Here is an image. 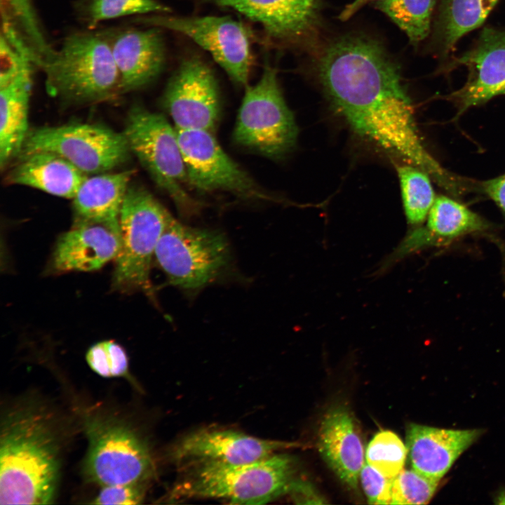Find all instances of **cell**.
I'll list each match as a JSON object with an SVG mask.
<instances>
[{"label":"cell","mask_w":505,"mask_h":505,"mask_svg":"<svg viewBox=\"0 0 505 505\" xmlns=\"http://www.w3.org/2000/svg\"><path fill=\"white\" fill-rule=\"evenodd\" d=\"M498 0H444L436 27L442 51L447 53L464 34L480 27Z\"/></svg>","instance_id":"25"},{"label":"cell","mask_w":505,"mask_h":505,"mask_svg":"<svg viewBox=\"0 0 505 505\" xmlns=\"http://www.w3.org/2000/svg\"><path fill=\"white\" fill-rule=\"evenodd\" d=\"M26 65L15 76L0 85V166L3 169L18 156L29 133V105L32 67Z\"/></svg>","instance_id":"22"},{"label":"cell","mask_w":505,"mask_h":505,"mask_svg":"<svg viewBox=\"0 0 505 505\" xmlns=\"http://www.w3.org/2000/svg\"><path fill=\"white\" fill-rule=\"evenodd\" d=\"M373 0H354L349 4L342 10L339 15V18L342 21H345L354 15L359 9H361L368 2ZM378 1V0H377Z\"/></svg>","instance_id":"36"},{"label":"cell","mask_w":505,"mask_h":505,"mask_svg":"<svg viewBox=\"0 0 505 505\" xmlns=\"http://www.w3.org/2000/svg\"><path fill=\"white\" fill-rule=\"evenodd\" d=\"M83 7V16L90 27L121 17L170 12L158 0H85Z\"/></svg>","instance_id":"28"},{"label":"cell","mask_w":505,"mask_h":505,"mask_svg":"<svg viewBox=\"0 0 505 505\" xmlns=\"http://www.w3.org/2000/svg\"><path fill=\"white\" fill-rule=\"evenodd\" d=\"M106 37L119 73V93L145 86L162 70L165 49L159 28H128Z\"/></svg>","instance_id":"17"},{"label":"cell","mask_w":505,"mask_h":505,"mask_svg":"<svg viewBox=\"0 0 505 505\" xmlns=\"http://www.w3.org/2000/svg\"><path fill=\"white\" fill-rule=\"evenodd\" d=\"M86 358L90 368L105 377L130 378L128 358L125 349L114 340H105L91 346Z\"/></svg>","instance_id":"31"},{"label":"cell","mask_w":505,"mask_h":505,"mask_svg":"<svg viewBox=\"0 0 505 505\" xmlns=\"http://www.w3.org/2000/svg\"><path fill=\"white\" fill-rule=\"evenodd\" d=\"M169 499H213L234 504H263L289 494L297 480L292 457L274 454L243 464L203 462L184 465Z\"/></svg>","instance_id":"3"},{"label":"cell","mask_w":505,"mask_h":505,"mask_svg":"<svg viewBox=\"0 0 505 505\" xmlns=\"http://www.w3.org/2000/svg\"><path fill=\"white\" fill-rule=\"evenodd\" d=\"M86 478L100 486L145 483L154 472L147 444L128 423L112 416L87 414Z\"/></svg>","instance_id":"5"},{"label":"cell","mask_w":505,"mask_h":505,"mask_svg":"<svg viewBox=\"0 0 505 505\" xmlns=\"http://www.w3.org/2000/svg\"><path fill=\"white\" fill-rule=\"evenodd\" d=\"M294 443L262 439L224 429H203L180 439L171 457L182 466L203 462L243 464L267 458Z\"/></svg>","instance_id":"14"},{"label":"cell","mask_w":505,"mask_h":505,"mask_svg":"<svg viewBox=\"0 0 505 505\" xmlns=\"http://www.w3.org/2000/svg\"><path fill=\"white\" fill-rule=\"evenodd\" d=\"M405 213L411 224L422 223L436 198L430 176L410 163L397 167Z\"/></svg>","instance_id":"26"},{"label":"cell","mask_w":505,"mask_h":505,"mask_svg":"<svg viewBox=\"0 0 505 505\" xmlns=\"http://www.w3.org/2000/svg\"><path fill=\"white\" fill-rule=\"evenodd\" d=\"M289 494L297 504H324L323 498L307 482L297 479Z\"/></svg>","instance_id":"34"},{"label":"cell","mask_w":505,"mask_h":505,"mask_svg":"<svg viewBox=\"0 0 505 505\" xmlns=\"http://www.w3.org/2000/svg\"><path fill=\"white\" fill-rule=\"evenodd\" d=\"M260 23L271 38L295 43L316 29L319 0H208Z\"/></svg>","instance_id":"18"},{"label":"cell","mask_w":505,"mask_h":505,"mask_svg":"<svg viewBox=\"0 0 505 505\" xmlns=\"http://www.w3.org/2000/svg\"><path fill=\"white\" fill-rule=\"evenodd\" d=\"M132 175L131 170L88 175L72 198L75 219L119 218Z\"/></svg>","instance_id":"23"},{"label":"cell","mask_w":505,"mask_h":505,"mask_svg":"<svg viewBox=\"0 0 505 505\" xmlns=\"http://www.w3.org/2000/svg\"><path fill=\"white\" fill-rule=\"evenodd\" d=\"M36 152L55 153L87 175L109 172L125 163L131 153L123 133L90 123L29 130L18 157Z\"/></svg>","instance_id":"10"},{"label":"cell","mask_w":505,"mask_h":505,"mask_svg":"<svg viewBox=\"0 0 505 505\" xmlns=\"http://www.w3.org/2000/svg\"><path fill=\"white\" fill-rule=\"evenodd\" d=\"M50 415L39 405L21 404L2 417L1 504H50L55 499L60 444Z\"/></svg>","instance_id":"2"},{"label":"cell","mask_w":505,"mask_h":505,"mask_svg":"<svg viewBox=\"0 0 505 505\" xmlns=\"http://www.w3.org/2000/svg\"><path fill=\"white\" fill-rule=\"evenodd\" d=\"M187 181L203 191H224L246 199L269 200V195L204 130L176 129Z\"/></svg>","instance_id":"12"},{"label":"cell","mask_w":505,"mask_h":505,"mask_svg":"<svg viewBox=\"0 0 505 505\" xmlns=\"http://www.w3.org/2000/svg\"><path fill=\"white\" fill-rule=\"evenodd\" d=\"M123 133L130 152L179 210L186 215L197 213L199 203L184 187L187 175L176 128L163 116L135 105L128 114Z\"/></svg>","instance_id":"6"},{"label":"cell","mask_w":505,"mask_h":505,"mask_svg":"<svg viewBox=\"0 0 505 505\" xmlns=\"http://www.w3.org/2000/svg\"><path fill=\"white\" fill-rule=\"evenodd\" d=\"M487 227V223L478 215L450 198L440 196L429 212L426 229L415 234L417 241H445Z\"/></svg>","instance_id":"24"},{"label":"cell","mask_w":505,"mask_h":505,"mask_svg":"<svg viewBox=\"0 0 505 505\" xmlns=\"http://www.w3.org/2000/svg\"><path fill=\"white\" fill-rule=\"evenodd\" d=\"M145 483H128L102 487L93 504L130 505L139 504L144 499Z\"/></svg>","instance_id":"33"},{"label":"cell","mask_w":505,"mask_h":505,"mask_svg":"<svg viewBox=\"0 0 505 505\" xmlns=\"http://www.w3.org/2000/svg\"><path fill=\"white\" fill-rule=\"evenodd\" d=\"M41 68L52 96L86 102L119 93V73L109 42L101 34H71Z\"/></svg>","instance_id":"4"},{"label":"cell","mask_w":505,"mask_h":505,"mask_svg":"<svg viewBox=\"0 0 505 505\" xmlns=\"http://www.w3.org/2000/svg\"><path fill=\"white\" fill-rule=\"evenodd\" d=\"M481 433L479 429H446L410 424L406 430V447L412 468L440 480Z\"/></svg>","instance_id":"19"},{"label":"cell","mask_w":505,"mask_h":505,"mask_svg":"<svg viewBox=\"0 0 505 505\" xmlns=\"http://www.w3.org/2000/svg\"><path fill=\"white\" fill-rule=\"evenodd\" d=\"M218 86L210 67L201 58L184 59L170 78L163 104L178 130L213 133L220 114Z\"/></svg>","instance_id":"13"},{"label":"cell","mask_w":505,"mask_h":505,"mask_svg":"<svg viewBox=\"0 0 505 505\" xmlns=\"http://www.w3.org/2000/svg\"><path fill=\"white\" fill-rule=\"evenodd\" d=\"M332 108L361 137L426 173L450 194L462 181L425 149L398 65L377 41L349 35L332 41L317 62Z\"/></svg>","instance_id":"1"},{"label":"cell","mask_w":505,"mask_h":505,"mask_svg":"<svg viewBox=\"0 0 505 505\" xmlns=\"http://www.w3.org/2000/svg\"><path fill=\"white\" fill-rule=\"evenodd\" d=\"M150 27L182 34L208 51L236 84L246 86L252 65L250 36L229 17H176L153 14L137 20Z\"/></svg>","instance_id":"11"},{"label":"cell","mask_w":505,"mask_h":505,"mask_svg":"<svg viewBox=\"0 0 505 505\" xmlns=\"http://www.w3.org/2000/svg\"><path fill=\"white\" fill-rule=\"evenodd\" d=\"M19 159L6 178L7 183L30 187L55 196L72 199L88 176L53 152H36Z\"/></svg>","instance_id":"21"},{"label":"cell","mask_w":505,"mask_h":505,"mask_svg":"<svg viewBox=\"0 0 505 505\" xmlns=\"http://www.w3.org/2000/svg\"><path fill=\"white\" fill-rule=\"evenodd\" d=\"M439 482L412 468L403 469L393 478L390 504H426L436 492Z\"/></svg>","instance_id":"30"},{"label":"cell","mask_w":505,"mask_h":505,"mask_svg":"<svg viewBox=\"0 0 505 505\" xmlns=\"http://www.w3.org/2000/svg\"><path fill=\"white\" fill-rule=\"evenodd\" d=\"M408 450L393 432L381 431L369 443L365 452L366 463L386 477L393 478L404 468Z\"/></svg>","instance_id":"29"},{"label":"cell","mask_w":505,"mask_h":505,"mask_svg":"<svg viewBox=\"0 0 505 505\" xmlns=\"http://www.w3.org/2000/svg\"><path fill=\"white\" fill-rule=\"evenodd\" d=\"M359 478L369 504H390L393 478L386 477L366 462Z\"/></svg>","instance_id":"32"},{"label":"cell","mask_w":505,"mask_h":505,"mask_svg":"<svg viewBox=\"0 0 505 505\" xmlns=\"http://www.w3.org/2000/svg\"><path fill=\"white\" fill-rule=\"evenodd\" d=\"M298 128L281 92L275 68L264 67L259 81L246 88L233 137L236 144L274 159L295 146Z\"/></svg>","instance_id":"9"},{"label":"cell","mask_w":505,"mask_h":505,"mask_svg":"<svg viewBox=\"0 0 505 505\" xmlns=\"http://www.w3.org/2000/svg\"><path fill=\"white\" fill-rule=\"evenodd\" d=\"M154 257L172 285L194 292L214 281L226 269L230 250L222 234L186 225L170 215Z\"/></svg>","instance_id":"8"},{"label":"cell","mask_w":505,"mask_h":505,"mask_svg":"<svg viewBox=\"0 0 505 505\" xmlns=\"http://www.w3.org/2000/svg\"><path fill=\"white\" fill-rule=\"evenodd\" d=\"M119 219H75L58 239L52 267L57 272L91 271L115 260L121 248Z\"/></svg>","instance_id":"16"},{"label":"cell","mask_w":505,"mask_h":505,"mask_svg":"<svg viewBox=\"0 0 505 505\" xmlns=\"http://www.w3.org/2000/svg\"><path fill=\"white\" fill-rule=\"evenodd\" d=\"M497 504H505V490L502 492L497 498Z\"/></svg>","instance_id":"37"},{"label":"cell","mask_w":505,"mask_h":505,"mask_svg":"<svg viewBox=\"0 0 505 505\" xmlns=\"http://www.w3.org/2000/svg\"><path fill=\"white\" fill-rule=\"evenodd\" d=\"M482 189L505 213V174L482 182Z\"/></svg>","instance_id":"35"},{"label":"cell","mask_w":505,"mask_h":505,"mask_svg":"<svg viewBox=\"0 0 505 505\" xmlns=\"http://www.w3.org/2000/svg\"><path fill=\"white\" fill-rule=\"evenodd\" d=\"M463 65L469 76L465 84L447 96L458 115L471 107L505 94V29L485 27L476 45L452 61L450 67Z\"/></svg>","instance_id":"15"},{"label":"cell","mask_w":505,"mask_h":505,"mask_svg":"<svg viewBox=\"0 0 505 505\" xmlns=\"http://www.w3.org/2000/svg\"><path fill=\"white\" fill-rule=\"evenodd\" d=\"M170 215L148 191L130 184L119 217L121 243L113 275L116 290L151 293L152 260Z\"/></svg>","instance_id":"7"},{"label":"cell","mask_w":505,"mask_h":505,"mask_svg":"<svg viewBox=\"0 0 505 505\" xmlns=\"http://www.w3.org/2000/svg\"><path fill=\"white\" fill-rule=\"evenodd\" d=\"M319 452L337 477L357 488L365 462L364 447L356 422L344 406H336L323 417L318 431Z\"/></svg>","instance_id":"20"},{"label":"cell","mask_w":505,"mask_h":505,"mask_svg":"<svg viewBox=\"0 0 505 505\" xmlns=\"http://www.w3.org/2000/svg\"><path fill=\"white\" fill-rule=\"evenodd\" d=\"M435 0H378L377 7L408 36L412 44L424 40L430 30Z\"/></svg>","instance_id":"27"}]
</instances>
